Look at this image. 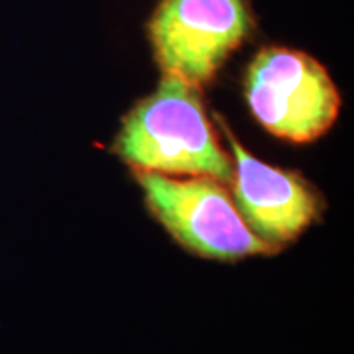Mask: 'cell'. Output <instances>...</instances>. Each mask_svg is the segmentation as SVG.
<instances>
[{"label":"cell","mask_w":354,"mask_h":354,"mask_svg":"<svg viewBox=\"0 0 354 354\" xmlns=\"http://www.w3.org/2000/svg\"><path fill=\"white\" fill-rule=\"evenodd\" d=\"M201 87L167 76L127 115L115 151L135 171L203 176L232 183L233 165L216 140Z\"/></svg>","instance_id":"cell-1"},{"label":"cell","mask_w":354,"mask_h":354,"mask_svg":"<svg viewBox=\"0 0 354 354\" xmlns=\"http://www.w3.org/2000/svg\"><path fill=\"white\" fill-rule=\"evenodd\" d=\"M246 99L272 135L307 143L328 131L338 117V88L326 69L302 51L261 50L246 74Z\"/></svg>","instance_id":"cell-2"},{"label":"cell","mask_w":354,"mask_h":354,"mask_svg":"<svg viewBox=\"0 0 354 354\" xmlns=\"http://www.w3.org/2000/svg\"><path fill=\"white\" fill-rule=\"evenodd\" d=\"M135 174L154 216L194 253L236 259L277 251L246 227L218 180L203 176L180 180L148 171H135Z\"/></svg>","instance_id":"cell-3"},{"label":"cell","mask_w":354,"mask_h":354,"mask_svg":"<svg viewBox=\"0 0 354 354\" xmlns=\"http://www.w3.org/2000/svg\"><path fill=\"white\" fill-rule=\"evenodd\" d=\"M253 28L246 0H162L149 35L167 76L201 87Z\"/></svg>","instance_id":"cell-4"},{"label":"cell","mask_w":354,"mask_h":354,"mask_svg":"<svg viewBox=\"0 0 354 354\" xmlns=\"http://www.w3.org/2000/svg\"><path fill=\"white\" fill-rule=\"evenodd\" d=\"M234 205L246 227L274 248L297 238L318 215V197L302 177L264 165L230 135Z\"/></svg>","instance_id":"cell-5"}]
</instances>
